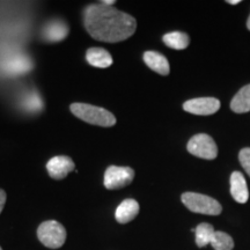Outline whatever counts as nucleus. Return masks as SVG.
<instances>
[{
    "instance_id": "obj_1",
    "label": "nucleus",
    "mask_w": 250,
    "mask_h": 250,
    "mask_svg": "<svg viewBox=\"0 0 250 250\" xmlns=\"http://www.w3.org/2000/svg\"><path fill=\"white\" fill-rule=\"evenodd\" d=\"M83 24L93 39L108 43L125 41L137 29V21L133 17L101 2L83 9Z\"/></svg>"
},
{
    "instance_id": "obj_2",
    "label": "nucleus",
    "mask_w": 250,
    "mask_h": 250,
    "mask_svg": "<svg viewBox=\"0 0 250 250\" xmlns=\"http://www.w3.org/2000/svg\"><path fill=\"white\" fill-rule=\"evenodd\" d=\"M70 110L79 120L92 125L102 127H110L116 124V117L107 109L87 104V103H72Z\"/></svg>"
},
{
    "instance_id": "obj_3",
    "label": "nucleus",
    "mask_w": 250,
    "mask_h": 250,
    "mask_svg": "<svg viewBox=\"0 0 250 250\" xmlns=\"http://www.w3.org/2000/svg\"><path fill=\"white\" fill-rule=\"evenodd\" d=\"M182 203L191 212L208 215H218L221 213L223 208L217 199L210 196L203 195L197 192H184L182 197Z\"/></svg>"
},
{
    "instance_id": "obj_4",
    "label": "nucleus",
    "mask_w": 250,
    "mask_h": 250,
    "mask_svg": "<svg viewBox=\"0 0 250 250\" xmlns=\"http://www.w3.org/2000/svg\"><path fill=\"white\" fill-rule=\"evenodd\" d=\"M37 237L46 248L58 249L66 241V229L58 221L48 220L37 228Z\"/></svg>"
},
{
    "instance_id": "obj_5",
    "label": "nucleus",
    "mask_w": 250,
    "mask_h": 250,
    "mask_svg": "<svg viewBox=\"0 0 250 250\" xmlns=\"http://www.w3.org/2000/svg\"><path fill=\"white\" fill-rule=\"evenodd\" d=\"M188 152L205 160H213L218 155L217 144L212 137L206 133H199L193 136L188 143Z\"/></svg>"
},
{
    "instance_id": "obj_6",
    "label": "nucleus",
    "mask_w": 250,
    "mask_h": 250,
    "mask_svg": "<svg viewBox=\"0 0 250 250\" xmlns=\"http://www.w3.org/2000/svg\"><path fill=\"white\" fill-rule=\"evenodd\" d=\"M134 179V170L130 167L110 166L104 173V187L108 190H118L131 184Z\"/></svg>"
},
{
    "instance_id": "obj_7",
    "label": "nucleus",
    "mask_w": 250,
    "mask_h": 250,
    "mask_svg": "<svg viewBox=\"0 0 250 250\" xmlns=\"http://www.w3.org/2000/svg\"><path fill=\"white\" fill-rule=\"evenodd\" d=\"M183 109L198 116H208L220 109V101L214 98H197L184 102Z\"/></svg>"
},
{
    "instance_id": "obj_8",
    "label": "nucleus",
    "mask_w": 250,
    "mask_h": 250,
    "mask_svg": "<svg viewBox=\"0 0 250 250\" xmlns=\"http://www.w3.org/2000/svg\"><path fill=\"white\" fill-rule=\"evenodd\" d=\"M76 165L70 156L66 155H57L50 159L46 164V170L50 176L54 180H62L67 176L71 171L74 170Z\"/></svg>"
},
{
    "instance_id": "obj_9",
    "label": "nucleus",
    "mask_w": 250,
    "mask_h": 250,
    "mask_svg": "<svg viewBox=\"0 0 250 250\" xmlns=\"http://www.w3.org/2000/svg\"><path fill=\"white\" fill-rule=\"evenodd\" d=\"M230 193L234 201L245 204L249 199V190L247 187L245 176L240 171H234L230 176Z\"/></svg>"
},
{
    "instance_id": "obj_10",
    "label": "nucleus",
    "mask_w": 250,
    "mask_h": 250,
    "mask_svg": "<svg viewBox=\"0 0 250 250\" xmlns=\"http://www.w3.org/2000/svg\"><path fill=\"white\" fill-rule=\"evenodd\" d=\"M68 27L64 21L52 20L43 28L42 36L48 42H61L67 36Z\"/></svg>"
},
{
    "instance_id": "obj_11",
    "label": "nucleus",
    "mask_w": 250,
    "mask_h": 250,
    "mask_svg": "<svg viewBox=\"0 0 250 250\" xmlns=\"http://www.w3.org/2000/svg\"><path fill=\"white\" fill-rule=\"evenodd\" d=\"M139 213V204L136 199H125L117 206L115 218L120 224H127L132 221Z\"/></svg>"
},
{
    "instance_id": "obj_12",
    "label": "nucleus",
    "mask_w": 250,
    "mask_h": 250,
    "mask_svg": "<svg viewBox=\"0 0 250 250\" xmlns=\"http://www.w3.org/2000/svg\"><path fill=\"white\" fill-rule=\"evenodd\" d=\"M144 62L152 71L161 74V76H168L169 74V62H168L167 58L160 54V52L146 51L144 54Z\"/></svg>"
},
{
    "instance_id": "obj_13",
    "label": "nucleus",
    "mask_w": 250,
    "mask_h": 250,
    "mask_svg": "<svg viewBox=\"0 0 250 250\" xmlns=\"http://www.w3.org/2000/svg\"><path fill=\"white\" fill-rule=\"evenodd\" d=\"M86 61L89 65L98 68H107L112 64L111 55L102 48H90L87 50Z\"/></svg>"
},
{
    "instance_id": "obj_14",
    "label": "nucleus",
    "mask_w": 250,
    "mask_h": 250,
    "mask_svg": "<svg viewBox=\"0 0 250 250\" xmlns=\"http://www.w3.org/2000/svg\"><path fill=\"white\" fill-rule=\"evenodd\" d=\"M230 109L236 114L250 111V83L242 87L230 102Z\"/></svg>"
},
{
    "instance_id": "obj_15",
    "label": "nucleus",
    "mask_w": 250,
    "mask_h": 250,
    "mask_svg": "<svg viewBox=\"0 0 250 250\" xmlns=\"http://www.w3.org/2000/svg\"><path fill=\"white\" fill-rule=\"evenodd\" d=\"M164 42L167 46L174 50H184L190 43L189 36L182 31H171L164 36Z\"/></svg>"
},
{
    "instance_id": "obj_16",
    "label": "nucleus",
    "mask_w": 250,
    "mask_h": 250,
    "mask_svg": "<svg viewBox=\"0 0 250 250\" xmlns=\"http://www.w3.org/2000/svg\"><path fill=\"white\" fill-rule=\"evenodd\" d=\"M193 232L196 234V245L198 246L199 248H203V247L211 245V241L212 239H213L215 230L212 225L208 223H203L199 224Z\"/></svg>"
},
{
    "instance_id": "obj_17",
    "label": "nucleus",
    "mask_w": 250,
    "mask_h": 250,
    "mask_svg": "<svg viewBox=\"0 0 250 250\" xmlns=\"http://www.w3.org/2000/svg\"><path fill=\"white\" fill-rule=\"evenodd\" d=\"M211 246L214 250H233L234 241L232 236L221 230H215L213 239L211 241Z\"/></svg>"
},
{
    "instance_id": "obj_18",
    "label": "nucleus",
    "mask_w": 250,
    "mask_h": 250,
    "mask_svg": "<svg viewBox=\"0 0 250 250\" xmlns=\"http://www.w3.org/2000/svg\"><path fill=\"white\" fill-rule=\"evenodd\" d=\"M239 160L240 164L243 167V169L247 171V174L250 176V148H243L239 153Z\"/></svg>"
},
{
    "instance_id": "obj_19",
    "label": "nucleus",
    "mask_w": 250,
    "mask_h": 250,
    "mask_svg": "<svg viewBox=\"0 0 250 250\" xmlns=\"http://www.w3.org/2000/svg\"><path fill=\"white\" fill-rule=\"evenodd\" d=\"M6 198H7L6 192L2 189H0V213H1V211L4 210V206L6 204Z\"/></svg>"
},
{
    "instance_id": "obj_20",
    "label": "nucleus",
    "mask_w": 250,
    "mask_h": 250,
    "mask_svg": "<svg viewBox=\"0 0 250 250\" xmlns=\"http://www.w3.org/2000/svg\"><path fill=\"white\" fill-rule=\"evenodd\" d=\"M115 2H116L115 0H104V1H101V4L105 5V6H111V5H114Z\"/></svg>"
},
{
    "instance_id": "obj_21",
    "label": "nucleus",
    "mask_w": 250,
    "mask_h": 250,
    "mask_svg": "<svg viewBox=\"0 0 250 250\" xmlns=\"http://www.w3.org/2000/svg\"><path fill=\"white\" fill-rule=\"evenodd\" d=\"M228 4H230V5H237V4H240V0H228Z\"/></svg>"
},
{
    "instance_id": "obj_22",
    "label": "nucleus",
    "mask_w": 250,
    "mask_h": 250,
    "mask_svg": "<svg viewBox=\"0 0 250 250\" xmlns=\"http://www.w3.org/2000/svg\"><path fill=\"white\" fill-rule=\"evenodd\" d=\"M247 28L250 30V17L248 18V21H247Z\"/></svg>"
},
{
    "instance_id": "obj_23",
    "label": "nucleus",
    "mask_w": 250,
    "mask_h": 250,
    "mask_svg": "<svg viewBox=\"0 0 250 250\" xmlns=\"http://www.w3.org/2000/svg\"><path fill=\"white\" fill-rule=\"evenodd\" d=\"M0 250H2V249H1V247H0Z\"/></svg>"
}]
</instances>
